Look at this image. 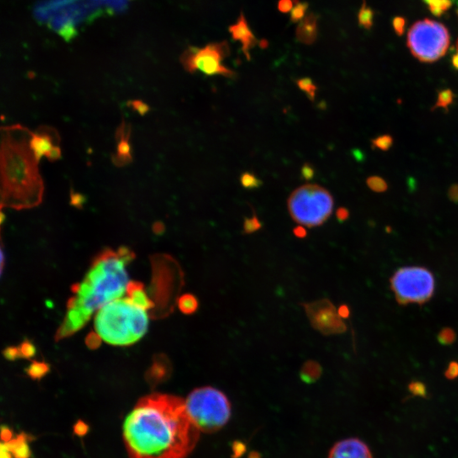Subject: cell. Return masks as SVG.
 Segmentation results:
<instances>
[{"mask_svg": "<svg viewBox=\"0 0 458 458\" xmlns=\"http://www.w3.org/2000/svg\"><path fill=\"white\" fill-rule=\"evenodd\" d=\"M368 185L371 190H374L375 192H383L386 190L387 185L383 179L377 177V176H373L368 180Z\"/></svg>", "mask_w": 458, "mask_h": 458, "instance_id": "obj_33", "label": "cell"}, {"mask_svg": "<svg viewBox=\"0 0 458 458\" xmlns=\"http://www.w3.org/2000/svg\"><path fill=\"white\" fill-rule=\"evenodd\" d=\"M171 373V365L165 355H156L154 362L147 372L146 379L152 385H156L167 380Z\"/></svg>", "mask_w": 458, "mask_h": 458, "instance_id": "obj_16", "label": "cell"}, {"mask_svg": "<svg viewBox=\"0 0 458 458\" xmlns=\"http://www.w3.org/2000/svg\"><path fill=\"white\" fill-rule=\"evenodd\" d=\"M308 4L306 2L301 3L297 1L296 6L290 11V19L293 22H301L306 17Z\"/></svg>", "mask_w": 458, "mask_h": 458, "instance_id": "obj_28", "label": "cell"}, {"mask_svg": "<svg viewBox=\"0 0 458 458\" xmlns=\"http://www.w3.org/2000/svg\"><path fill=\"white\" fill-rule=\"evenodd\" d=\"M373 17H374L373 11L364 5L362 8L360 9L359 16H358V20H359L360 26H362L365 28H370L373 24Z\"/></svg>", "mask_w": 458, "mask_h": 458, "instance_id": "obj_31", "label": "cell"}, {"mask_svg": "<svg viewBox=\"0 0 458 458\" xmlns=\"http://www.w3.org/2000/svg\"><path fill=\"white\" fill-rule=\"evenodd\" d=\"M101 339L102 338L100 336L98 333L91 332L86 338V344L91 350H96L101 346Z\"/></svg>", "mask_w": 458, "mask_h": 458, "instance_id": "obj_34", "label": "cell"}, {"mask_svg": "<svg viewBox=\"0 0 458 458\" xmlns=\"http://www.w3.org/2000/svg\"><path fill=\"white\" fill-rule=\"evenodd\" d=\"M104 8L102 0H42L34 7V16L69 42L79 26L101 17Z\"/></svg>", "mask_w": 458, "mask_h": 458, "instance_id": "obj_5", "label": "cell"}, {"mask_svg": "<svg viewBox=\"0 0 458 458\" xmlns=\"http://www.w3.org/2000/svg\"><path fill=\"white\" fill-rule=\"evenodd\" d=\"M318 35L317 17L313 13H310L299 23L296 28V38L301 44H312Z\"/></svg>", "mask_w": 458, "mask_h": 458, "instance_id": "obj_17", "label": "cell"}, {"mask_svg": "<svg viewBox=\"0 0 458 458\" xmlns=\"http://www.w3.org/2000/svg\"><path fill=\"white\" fill-rule=\"evenodd\" d=\"M188 414L199 430L219 431L230 420L232 406L223 391L212 386L197 388L185 399Z\"/></svg>", "mask_w": 458, "mask_h": 458, "instance_id": "obj_6", "label": "cell"}, {"mask_svg": "<svg viewBox=\"0 0 458 458\" xmlns=\"http://www.w3.org/2000/svg\"><path fill=\"white\" fill-rule=\"evenodd\" d=\"M130 131L124 122L117 130V137L119 140L117 145V154L113 156L115 165L121 166L128 164L132 160L131 147L129 144Z\"/></svg>", "mask_w": 458, "mask_h": 458, "instance_id": "obj_18", "label": "cell"}, {"mask_svg": "<svg viewBox=\"0 0 458 458\" xmlns=\"http://www.w3.org/2000/svg\"><path fill=\"white\" fill-rule=\"evenodd\" d=\"M3 354L7 360H16L18 358H22L18 346L7 347L6 350H4Z\"/></svg>", "mask_w": 458, "mask_h": 458, "instance_id": "obj_35", "label": "cell"}, {"mask_svg": "<svg viewBox=\"0 0 458 458\" xmlns=\"http://www.w3.org/2000/svg\"><path fill=\"white\" fill-rule=\"evenodd\" d=\"M301 176H302L305 180H307V181L312 180L315 176L314 167H313L311 164H309V163L304 164L302 168H301Z\"/></svg>", "mask_w": 458, "mask_h": 458, "instance_id": "obj_37", "label": "cell"}, {"mask_svg": "<svg viewBox=\"0 0 458 458\" xmlns=\"http://www.w3.org/2000/svg\"><path fill=\"white\" fill-rule=\"evenodd\" d=\"M294 234L299 239H302V238H305L307 236V230H306L305 227L300 225L294 229Z\"/></svg>", "mask_w": 458, "mask_h": 458, "instance_id": "obj_49", "label": "cell"}, {"mask_svg": "<svg viewBox=\"0 0 458 458\" xmlns=\"http://www.w3.org/2000/svg\"><path fill=\"white\" fill-rule=\"evenodd\" d=\"M18 347H19L20 353H21L22 358L28 359V358L33 357L35 355V345L30 340L26 339L24 341L22 342Z\"/></svg>", "mask_w": 458, "mask_h": 458, "instance_id": "obj_32", "label": "cell"}, {"mask_svg": "<svg viewBox=\"0 0 458 458\" xmlns=\"http://www.w3.org/2000/svg\"><path fill=\"white\" fill-rule=\"evenodd\" d=\"M323 369L320 364L315 360H307L301 368L300 377L307 384H312L321 377Z\"/></svg>", "mask_w": 458, "mask_h": 458, "instance_id": "obj_21", "label": "cell"}, {"mask_svg": "<svg viewBox=\"0 0 458 458\" xmlns=\"http://www.w3.org/2000/svg\"><path fill=\"white\" fill-rule=\"evenodd\" d=\"M338 313H339V317H341L342 319H345V318H348V317H350V311L346 305H342L338 309Z\"/></svg>", "mask_w": 458, "mask_h": 458, "instance_id": "obj_47", "label": "cell"}, {"mask_svg": "<svg viewBox=\"0 0 458 458\" xmlns=\"http://www.w3.org/2000/svg\"><path fill=\"white\" fill-rule=\"evenodd\" d=\"M391 286L400 305H422L434 296L435 280L434 274L425 267L407 266L393 274Z\"/></svg>", "mask_w": 458, "mask_h": 458, "instance_id": "obj_9", "label": "cell"}, {"mask_svg": "<svg viewBox=\"0 0 458 458\" xmlns=\"http://www.w3.org/2000/svg\"><path fill=\"white\" fill-rule=\"evenodd\" d=\"M334 208V199L328 190L317 185H303L294 190L288 199L292 219L303 227L323 225Z\"/></svg>", "mask_w": 458, "mask_h": 458, "instance_id": "obj_7", "label": "cell"}, {"mask_svg": "<svg viewBox=\"0 0 458 458\" xmlns=\"http://www.w3.org/2000/svg\"><path fill=\"white\" fill-rule=\"evenodd\" d=\"M88 431V426L83 421L79 420L74 425V433L78 436H83Z\"/></svg>", "mask_w": 458, "mask_h": 458, "instance_id": "obj_40", "label": "cell"}, {"mask_svg": "<svg viewBox=\"0 0 458 458\" xmlns=\"http://www.w3.org/2000/svg\"><path fill=\"white\" fill-rule=\"evenodd\" d=\"M60 137L51 128L42 127L33 133L31 139V149L38 161L41 158L49 155V152L55 146H59Z\"/></svg>", "mask_w": 458, "mask_h": 458, "instance_id": "obj_14", "label": "cell"}, {"mask_svg": "<svg viewBox=\"0 0 458 458\" xmlns=\"http://www.w3.org/2000/svg\"><path fill=\"white\" fill-rule=\"evenodd\" d=\"M1 458H12L11 452L9 451L8 449L6 447V445H4L3 443L1 444Z\"/></svg>", "mask_w": 458, "mask_h": 458, "instance_id": "obj_51", "label": "cell"}, {"mask_svg": "<svg viewBox=\"0 0 458 458\" xmlns=\"http://www.w3.org/2000/svg\"><path fill=\"white\" fill-rule=\"evenodd\" d=\"M296 82H297L299 88H300L301 91L306 93L307 97H308L311 101H314L317 87L315 85L314 82L312 81V79L309 78V77H303V78L297 80Z\"/></svg>", "mask_w": 458, "mask_h": 458, "instance_id": "obj_25", "label": "cell"}, {"mask_svg": "<svg viewBox=\"0 0 458 458\" xmlns=\"http://www.w3.org/2000/svg\"><path fill=\"white\" fill-rule=\"evenodd\" d=\"M455 338H456L455 332L453 330L452 328H442L441 330L439 331L438 336H437L438 341L442 345L452 344L455 341Z\"/></svg>", "mask_w": 458, "mask_h": 458, "instance_id": "obj_29", "label": "cell"}, {"mask_svg": "<svg viewBox=\"0 0 458 458\" xmlns=\"http://www.w3.org/2000/svg\"><path fill=\"white\" fill-rule=\"evenodd\" d=\"M391 144V138L387 136H384L376 140V145L380 149H386Z\"/></svg>", "mask_w": 458, "mask_h": 458, "instance_id": "obj_45", "label": "cell"}, {"mask_svg": "<svg viewBox=\"0 0 458 458\" xmlns=\"http://www.w3.org/2000/svg\"><path fill=\"white\" fill-rule=\"evenodd\" d=\"M154 266V298L159 307L158 316L172 312L184 285V273L178 263L170 256L156 258Z\"/></svg>", "mask_w": 458, "mask_h": 458, "instance_id": "obj_10", "label": "cell"}, {"mask_svg": "<svg viewBox=\"0 0 458 458\" xmlns=\"http://www.w3.org/2000/svg\"><path fill=\"white\" fill-rule=\"evenodd\" d=\"M129 105L135 112H138L141 116H144L149 111V106L140 101H130Z\"/></svg>", "mask_w": 458, "mask_h": 458, "instance_id": "obj_36", "label": "cell"}, {"mask_svg": "<svg viewBox=\"0 0 458 458\" xmlns=\"http://www.w3.org/2000/svg\"><path fill=\"white\" fill-rule=\"evenodd\" d=\"M410 391L418 396H423L426 393V388L423 383L412 382L409 386Z\"/></svg>", "mask_w": 458, "mask_h": 458, "instance_id": "obj_38", "label": "cell"}, {"mask_svg": "<svg viewBox=\"0 0 458 458\" xmlns=\"http://www.w3.org/2000/svg\"><path fill=\"white\" fill-rule=\"evenodd\" d=\"M450 198L454 201H458V190L457 188H455L450 193Z\"/></svg>", "mask_w": 458, "mask_h": 458, "instance_id": "obj_52", "label": "cell"}, {"mask_svg": "<svg viewBox=\"0 0 458 458\" xmlns=\"http://www.w3.org/2000/svg\"><path fill=\"white\" fill-rule=\"evenodd\" d=\"M135 258L128 248L106 249L96 255L83 281L71 288L67 308H76L90 319L96 310L121 298L128 288L126 266Z\"/></svg>", "mask_w": 458, "mask_h": 458, "instance_id": "obj_3", "label": "cell"}, {"mask_svg": "<svg viewBox=\"0 0 458 458\" xmlns=\"http://www.w3.org/2000/svg\"><path fill=\"white\" fill-rule=\"evenodd\" d=\"M1 438H2V441L5 442V443L11 441V439H13V434H12V432H11V429H9L6 426H3V427H2Z\"/></svg>", "mask_w": 458, "mask_h": 458, "instance_id": "obj_46", "label": "cell"}, {"mask_svg": "<svg viewBox=\"0 0 458 458\" xmlns=\"http://www.w3.org/2000/svg\"><path fill=\"white\" fill-rule=\"evenodd\" d=\"M33 133L21 125L2 128L1 206L32 208L42 202L44 182L31 149Z\"/></svg>", "mask_w": 458, "mask_h": 458, "instance_id": "obj_2", "label": "cell"}, {"mask_svg": "<svg viewBox=\"0 0 458 458\" xmlns=\"http://www.w3.org/2000/svg\"><path fill=\"white\" fill-rule=\"evenodd\" d=\"M240 184L244 189L247 190H254L258 189L262 185V182L260 179L257 178L253 173L250 172H244L240 176Z\"/></svg>", "mask_w": 458, "mask_h": 458, "instance_id": "obj_27", "label": "cell"}, {"mask_svg": "<svg viewBox=\"0 0 458 458\" xmlns=\"http://www.w3.org/2000/svg\"><path fill=\"white\" fill-rule=\"evenodd\" d=\"M127 294L128 300L140 309L145 311L155 307V303L147 296L142 283L129 282L127 288Z\"/></svg>", "mask_w": 458, "mask_h": 458, "instance_id": "obj_19", "label": "cell"}, {"mask_svg": "<svg viewBox=\"0 0 458 458\" xmlns=\"http://www.w3.org/2000/svg\"><path fill=\"white\" fill-rule=\"evenodd\" d=\"M15 458H30L31 450L28 445V436L26 434H21L13 438L11 441L2 442Z\"/></svg>", "mask_w": 458, "mask_h": 458, "instance_id": "obj_20", "label": "cell"}, {"mask_svg": "<svg viewBox=\"0 0 458 458\" xmlns=\"http://www.w3.org/2000/svg\"><path fill=\"white\" fill-rule=\"evenodd\" d=\"M164 229H165V228H164L163 223H160V222L155 223V225H154V227H153V230H154V232H155L156 234H160V233H162L163 232H164Z\"/></svg>", "mask_w": 458, "mask_h": 458, "instance_id": "obj_50", "label": "cell"}, {"mask_svg": "<svg viewBox=\"0 0 458 458\" xmlns=\"http://www.w3.org/2000/svg\"><path fill=\"white\" fill-rule=\"evenodd\" d=\"M445 376L450 380L458 377V362L452 361L449 364L447 370L445 372Z\"/></svg>", "mask_w": 458, "mask_h": 458, "instance_id": "obj_41", "label": "cell"}, {"mask_svg": "<svg viewBox=\"0 0 458 458\" xmlns=\"http://www.w3.org/2000/svg\"><path fill=\"white\" fill-rule=\"evenodd\" d=\"M423 2L428 6L429 11L436 17H439L442 14L445 13L452 4L451 0H423Z\"/></svg>", "mask_w": 458, "mask_h": 458, "instance_id": "obj_24", "label": "cell"}, {"mask_svg": "<svg viewBox=\"0 0 458 458\" xmlns=\"http://www.w3.org/2000/svg\"><path fill=\"white\" fill-rule=\"evenodd\" d=\"M294 6L293 0H280L279 2V10L283 13H288L292 11Z\"/></svg>", "mask_w": 458, "mask_h": 458, "instance_id": "obj_42", "label": "cell"}, {"mask_svg": "<svg viewBox=\"0 0 458 458\" xmlns=\"http://www.w3.org/2000/svg\"><path fill=\"white\" fill-rule=\"evenodd\" d=\"M200 434L188 414L185 400L168 394L139 399L123 423L129 458H188Z\"/></svg>", "mask_w": 458, "mask_h": 458, "instance_id": "obj_1", "label": "cell"}, {"mask_svg": "<svg viewBox=\"0 0 458 458\" xmlns=\"http://www.w3.org/2000/svg\"><path fill=\"white\" fill-rule=\"evenodd\" d=\"M49 372V366L45 362L33 361L27 369V374L33 380H41Z\"/></svg>", "mask_w": 458, "mask_h": 458, "instance_id": "obj_23", "label": "cell"}, {"mask_svg": "<svg viewBox=\"0 0 458 458\" xmlns=\"http://www.w3.org/2000/svg\"><path fill=\"white\" fill-rule=\"evenodd\" d=\"M130 0H102L105 8L110 12L121 13L128 9Z\"/></svg>", "mask_w": 458, "mask_h": 458, "instance_id": "obj_26", "label": "cell"}, {"mask_svg": "<svg viewBox=\"0 0 458 458\" xmlns=\"http://www.w3.org/2000/svg\"><path fill=\"white\" fill-rule=\"evenodd\" d=\"M60 157H61V149H60V148L59 146L54 147V148L51 149V151L49 152V155H47V158H48L50 161L60 160Z\"/></svg>", "mask_w": 458, "mask_h": 458, "instance_id": "obj_44", "label": "cell"}, {"mask_svg": "<svg viewBox=\"0 0 458 458\" xmlns=\"http://www.w3.org/2000/svg\"><path fill=\"white\" fill-rule=\"evenodd\" d=\"M451 101H452V94H451L450 91H443V92L439 95L437 106H448V105L451 102Z\"/></svg>", "mask_w": 458, "mask_h": 458, "instance_id": "obj_39", "label": "cell"}, {"mask_svg": "<svg viewBox=\"0 0 458 458\" xmlns=\"http://www.w3.org/2000/svg\"><path fill=\"white\" fill-rule=\"evenodd\" d=\"M456 49H457V52H458V43H457V45H456Z\"/></svg>", "mask_w": 458, "mask_h": 458, "instance_id": "obj_53", "label": "cell"}, {"mask_svg": "<svg viewBox=\"0 0 458 458\" xmlns=\"http://www.w3.org/2000/svg\"><path fill=\"white\" fill-rule=\"evenodd\" d=\"M85 199L80 194H71V204L76 207H81L82 204L84 203Z\"/></svg>", "mask_w": 458, "mask_h": 458, "instance_id": "obj_43", "label": "cell"}, {"mask_svg": "<svg viewBox=\"0 0 458 458\" xmlns=\"http://www.w3.org/2000/svg\"><path fill=\"white\" fill-rule=\"evenodd\" d=\"M95 328L109 344L129 345L146 334L149 319L146 312L128 298L106 304L95 317Z\"/></svg>", "mask_w": 458, "mask_h": 458, "instance_id": "obj_4", "label": "cell"}, {"mask_svg": "<svg viewBox=\"0 0 458 458\" xmlns=\"http://www.w3.org/2000/svg\"><path fill=\"white\" fill-rule=\"evenodd\" d=\"M230 54L227 41L207 44L204 48L189 47L182 53L180 61L186 71L190 73L201 71L207 76L235 77V71L223 65V60Z\"/></svg>", "mask_w": 458, "mask_h": 458, "instance_id": "obj_11", "label": "cell"}, {"mask_svg": "<svg viewBox=\"0 0 458 458\" xmlns=\"http://www.w3.org/2000/svg\"><path fill=\"white\" fill-rule=\"evenodd\" d=\"M177 307L184 314L192 315L196 313L198 310L199 301L194 295L185 294L181 297H179Z\"/></svg>", "mask_w": 458, "mask_h": 458, "instance_id": "obj_22", "label": "cell"}, {"mask_svg": "<svg viewBox=\"0 0 458 458\" xmlns=\"http://www.w3.org/2000/svg\"><path fill=\"white\" fill-rule=\"evenodd\" d=\"M336 217L338 218L339 221L340 222H344V221H346L349 217V212L348 210L345 209V208H339L338 209L336 212Z\"/></svg>", "mask_w": 458, "mask_h": 458, "instance_id": "obj_48", "label": "cell"}, {"mask_svg": "<svg viewBox=\"0 0 458 458\" xmlns=\"http://www.w3.org/2000/svg\"><path fill=\"white\" fill-rule=\"evenodd\" d=\"M229 32L233 40L239 41L241 43L242 50L244 55L246 56L247 60H250L249 50L258 44V40L249 29L248 22L243 14L240 15L235 24L229 27Z\"/></svg>", "mask_w": 458, "mask_h": 458, "instance_id": "obj_15", "label": "cell"}, {"mask_svg": "<svg viewBox=\"0 0 458 458\" xmlns=\"http://www.w3.org/2000/svg\"><path fill=\"white\" fill-rule=\"evenodd\" d=\"M262 227V224L260 223V220L255 215L252 217H246L244 218V233L245 234H250V233H255L258 230H260Z\"/></svg>", "mask_w": 458, "mask_h": 458, "instance_id": "obj_30", "label": "cell"}, {"mask_svg": "<svg viewBox=\"0 0 458 458\" xmlns=\"http://www.w3.org/2000/svg\"><path fill=\"white\" fill-rule=\"evenodd\" d=\"M312 328L324 335L343 334L346 325L339 317L338 310L328 299H322L302 305Z\"/></svg>", "mask_w": 458, "mask_h": 458, "instance_id": "obj_12", "label": "cell"}, {"mask_svg": "<svg viewBox=\"0 0 458 458\" xmlns=\"http://www.w3.org/2000/svg\"><path fill=\"white\" fill-rule=\"evenodd\" d=\"M407 45L415 58L422 62L432 63L445 55L450 45L446 27L439 22L425 19L410 28Z\"/></svg>", "mask_w": 458, "mask_h": 458, "instance_id": "obj_8", "label": "cell"}, {"mask_svg": "<svg viewBox=\"0 0 458 458\" xmlns=\"http://www.w3.org/2000/svg\"><path fill=\"white\" fill-rule=\"evenodd\" d=\"M328 458H374L365 442L356 438L341 439L334 444Z\"/></svg>", "mask_w": 458, "mask_h": 458, "instance_id": "obj_13", "label": "cell"}]
</instances>
